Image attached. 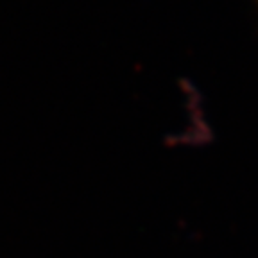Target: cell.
Here are the masks:
<instances>
[{"label": "cell", "instance_id": "obj_1", "mask_svg": "<svg viewBox=\"0 0 258 258\" xmlns=\"http://www.w3.org/2000/svg\"><path fill=\"white\" fill-rule=\"evenodd\" d=\"M256 4H258V0H256Z\"/></svg>", "mask_w": 258, "mask_h": 258}]
</instances>
